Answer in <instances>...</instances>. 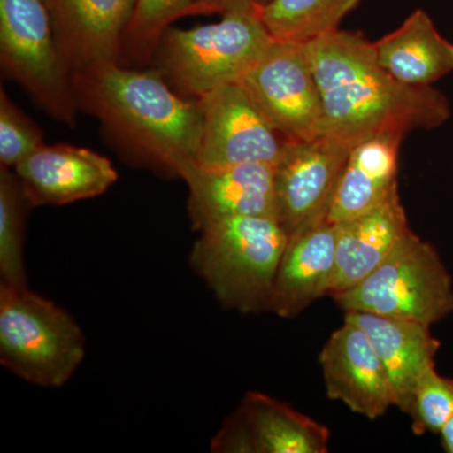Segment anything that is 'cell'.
<instances>
[{"label": "cell", "mask_w": 453, "mask_h": 453, "mask_svg": "<svg viewBox=\"0 0 453 453\" xmlns=\"http://www.w3.org/2000/svg\"><path fill=\"white\" fill-rule=\"evenodd\" d=\"M410 229L399 189L372 210L336 223V265L329 297L374 273Z\"/></svg>", "instance_id": "17"}, {"label": "cell", "mask_w": 453, "mask_h": 453, "mask_svg": "<svg viewBox=\"0 0 453 453\" xmlns=\"http://www.w3.org/2000/svg\"><path fill=\"white\" fill-rule=\"evenodd\" d=\"M23 188L16 173L0 172V288H26V208Z\"/></svg>", "instance_id": "22"}, {"label": "cell", "mask_w": 453, "mask_h": 453, "mask_svg": "<svg viewBox=\"0 0 453 453\" xmlns=\"http://www.w3.org/2000/svg\"><path fill=\"white\" fill-rule=\"evenodd\" d=\"M344 320L357 324L368 334L388 374L395 405L407 413L417 381L434 366L440 350L441 342L432 335L431 326L360 311L345 312Z\"/></svg>", "instance_id": "18"}, {"label": "cell", "mask_w": 453, "mask_h": 453, "mask_svg": "<svg viewBox=\"0 0 453 453\" xmlns=\"http://www.w3.org/2000/svg\"><path fill=\"white\" fill-rule=\"evenodd\" d=\"M178 177L189 188L188 211L196 231L234 217L277 219L273 164L199 166L186 164Z\"/></svg>", "instance_id": "12"}, {"label": "cell", "mask_w": 453, "mask_h": 453, "mask_svg": "<svg viewBox=\"0 0 453 453\" xmlns=\"http://www.w3.org/2000/svg\"><path fill=\"white\" fill-rule=\"evenodd\" d=\"M195 14H226L255 9V0H192Z\"/></svg>", "instance_id": "26"}, {"label": "cell", "mask_w": 453, "mask_h": 453, "mask_svg": "<svg viewBox=\"0 0 453 453\" xmlns=\"http://www.w3.org/2000/svg\"><path fill=\"white\" fill-rule=\"evenodd\" d=\"M330 297L345 312L392 316L428 326L453 312L452 277L436 249L412 229L374 273Z\"/></svg>", "instance_id": "6"}, {"label": "cell", "mask_w": 453, "mask_h": 453, "mask_svg": "<svg viewBox=\"0 0 453 453\" xmlns=\"http://www.w3.org/2000/svg\"><path fill=\"white\" fill-rule=\"evenodd\" d=\"M305 47L323 100L320 136L354 145L388 131L437 129L451 118L440 89L396 81L360 32L339 28Z\"/></svg>", "instance_id": "1"}, {"label": "cell", "mask_w": 453, "mask_h": 453, "mask_svg": "<svg viewBox=\"0 0 453 453\" xmlns=\"http://www.w3.org/2000/svg\"><path fill=\"white\" fill-rule=\"evenodd\" d=\"M190 266L220 305L242 314L270 311L288 234L273 217H234L202 228Z\"/></svg>", "instance_id": "3"}, {"label": "cell", "mask_w": 453, "mask_h": 453, "mask_svg": "<svg viewBox=\"0 0 453 453\" xmlns=\"http://www.w3.org/2000/svg\"><path fill=\"white\" fill-rule=\"evenodd\" d=\"M192 14V0H138L127 33L138 41L160 40L174 20Z\"/></svg>", "instance_id": "25"}, {"label": "cell", "mask_w": 453, "mask_h": 453, "mask_svg": "<svg viewBox=\"0 0 453 453\" xmlns=\"http://www.w3.org/2000/svg\"><path fill=\"white\" fill-rule=\"evenodd\" d=\"M43 144L42 131L7 96L0 95V164L16 168L18 164Z\"/></svg>", "instance_id": "24"}, {"label": "cell", "mask_w": 453, "mask_h": 453, "mask_svg": "<svg viewBox=\"0 0 453 453\" xmlns=\"http://www.w3.org/2000/svg\"><path fill=\"white\" fill-rule=\"evenodd\" d=\"M335 223L325 219L288 238L277 270L270 311L280 318L300 315L329 296L336 265Z\"/></svg>", "instance_id": "16"}, {"label": "cell", "mask_w": 453, "mask_h": 453, "mask_svg": "<svg viewBox=\"0 0 453 453\" xmlns=\"http://www.w3.org/2000/svg\"><path fill=\"white\" fill-rule=\"evenodd\" d=\"M404 136L388 131L353 145L327 213L329 222L336 225L356 219L399 189V153Z\"/></svg>", "instance_id": "19"}, {"label": "cell", "mask_w": 453, "mask_h": 453, "mask_svg": "<svg viewBox=\"0 0 453 453\" xmlns=\"http://www.w3.org/2000/svg\"><path fill=\"white\" fill-rule=\"evenodd\" d=\"M372 44L381 68L404 85L432 86L453 71V43L423 9Z\"/></svg>", "instance_id": "20"}, {"label": "cell", "mask_w": 453, "mask_h": 453, "mask_svg": "<svg viewBox=\"0 0 453 453\" xmlns=\"http://www.w3.org/2000/svg\"><path fill=\"white\" fill-rule=\"evenodd\" d=\"M162 41L164 73L181 91L199 98L242 81L275 40L255 8L223 14L211 25L168 28Z\"/></svg>", "instance_id": "5"}, {"label": "cell", "mask_w": 453, "mask_h": 453, "mask_svg": "<svg viewBox=\"0 0 453 453\" xmlns=\"http://www.w3.org/2000/svg\"><path fill=\"white\" fill-rule=\"evenodd\" d=\"M65 68L88 73L115 64L138 0H43Z\"/></svg>", "instance_id": "13"}, {"label": "cell", "mask_w": 453, "mask_h": 453, "mask_svg": "<svg viewBox=\"0 0 453 453\" xmlns=\"http://www.w3.org/2000/svg\"><path fill=\"white\" fill-rule=\"evenodd\" d=\"M408 416L416 434H440L453 416V378L442 377L436 368L427 369L414 387Z\"/></svg>", "instance_id": "23"}, {"label": "cell", "mask_w": 453, "mask_h": 453, "mask_svg": "<svg viewBox=\"0 0 453 453\" xmlns=\"http://www.w3.org/2000/svg\"><path fill=\"white\" fill-rule=\"evenodd\" d=\"M0 53L5 71L44 109L73 124V92L43 0H0Z\"/></svg>", "instance_id": "7"}, {"label": "cell", "mask_w": 453, "mask_h": 453, "mask_svg": "<svg viewBox=\"0 0 453 453\" xmlns=\"http://www.w3.org/2000/svg\"><path fill=\"white\" fill-rule=\"evenodd\" d=\"M270 0H255L256 7H262V5L267 4Z\"/></svg>", "instance_id": "28"}, {"label": "cell", "mask_w": 453, "mask_h": 453, "mask_svg": "<svg viewBox=\"0 0 453 453\" xmlns=\"http://www.w3.org/2000/svg\"><path fill=\"white\" fill-rule=\"evenodd\" d=\"M441 443L446 452L453 453V416L441 428Z\"/></svg>", "instance_id": "27"}, {"label": "cell", "mask_w": 453, "mask_h": 453, "mask_svg": "<svg viewBox=\"0 0 453 453\" xmlns=\"http://www.w3.org/2000/svg\"><path fill=\"white\" fill-rule=\"evenodd\" d=\"M198 104L203 131L196 165H275L285 140L271 127L241 82L208 92L198 98Z\"/></svg>", "instance_id": "10"}, {"label": "cell", "mask_w": 453, "mask_h": 453, "mask_svg": "<svg viewBox=\"0 0 453 453\" xmlns=\"http://www.w3.org/2000/svg\"><path fill=\"white\" fill-rule=\"evenodd\" d=\"M329 441L326 426L273 396L249 392L211 440V451L326 453Z\"/></svg>", "instance_id": "11"}, {"label": "cell", "mask_w": 453, "mask_h": 453, "mask_svg": "<svg viewBox=\"0 0 453 453\" xmlns=\"http://www.w3.org/2000/svg\"><path fill=\"white\" fill-rule=\"evenodd\" d=\"M79 76L89 105L122 138L177 175L195 163L203 131L198 101L179 96L157 73L116 62Z\"/></svg>", "instance_id": "2"}, {"label": "cell", "mask_w": 453, "mask_h": 453, "mask_svg": "<svg viewBox=\"0 0 453 453\" xmlns=\"http://www.w3.org/2000/svg\"><path fill=\"white\" fill-rule=\"evenodd\" d=\"M353 144L330 136L285 140L273 165L277 220L288 238L327 219Z\"/></svg>", "instance_id": "9"}, {"label": "cell", "mask_w": 453, "mask_h": 453, "mask_svg": "<svg viewBox=\"0 0 453 453\" xmlns=\"http://www.w3.org/2000/svg\"><path fill=\"white\" fill-rule=\"evenodd\" d=\"M85 356V334L73 315L28 288H0V363L5 369L35 386L59 388Z\"/></svg>", "instance_id": "4"}, {"label": "cell", "mask_w": 453, "mask_h": 453, "mask_svg": "<svg viewBox=\"0 0 453 453\" xmlns=\"http://www.w3.org/2000/svg\"><path fill=\"white\" fill-rule=\"evenodd\" d=\"M363 0H270L256 7L275 41L305 43L336 31Z\"/></svg>", "instance_id": "21"}, {"label": "cell", "mask_w": 453, "mask_h": 453, "mask_svg": "<svg viewBox=\"0 0 453 453\" xmlns=\"http://www.w3.org/2000/svg\"><path fill=\"white\" fill-rule=\"evenodd\" d=\"M14 173L31 207L95 198L118 180L107 157L73 145H42Z\"/></svg>", "instance_id": "15"}, {"label": "cell", "mask_w": 453, "mask_h": 453, "mask_svg": "<svg viewBox=\"0 0 453 453\" xmlns=\"http://www.w3.org/2000/svg\"><path fill=\"white\" fill-rule=\"evenodd\" d=\"M241 85L283 140L320 136L323 100L305 43L273 41Z\"/></svg>", "instance_id": "8"}, {"label": "cell", "mask_w": 453, "mask_h": 453, "mask_svg": "<svg viewBox=\"0 0 453 453\" xmlns=\"http://www.w3.org/2000/svg\"><path fill=\"white\" fill-rule=\"evenodd\" d=\"M319 363L327 396L354 413L377 419L395 407L386 368L368 334L357 324L344 320L324 345Z\"/></svg>", "instance_id": "14"}]
</instances>
